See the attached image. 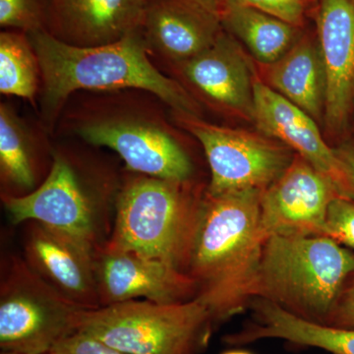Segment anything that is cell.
Returning a JSON list of instances; mask_svg holds the SVG:
<instances>
[{
  "label": "cell",
  "mask_w": 354,
  "mask_h": 354,
  "mask_svg": "<svg viewBox=\"0 0 354 354\" xmlns=\"http://www.w3.org/2000/svg\"><path fill=\"white\" fill-rule=\"evenodd\" d=\"M261 194L245 189L203 195L187 274L215 322L241 313L252 300L266 241Z\"/></svg>",
  "instance_id": "6da1fadb"
},
{
  "label": "cell",
  "mask_w": 354,
  "mask_h": 354,
  "mask_svg": "<svg viewBox=\"0 0 354 354\" xmlns=\"http://www.w3.org/2000/svg\"><path fill=\"white\" fill-rule=\"evenodd\" d=\"M41 68V113L53 123L72 93L137 88L157 95L183 116H198L192 97L151 62L141 28L120 41L100 46L64 43L46 30L27 34Z\"/></svg>",
  "instance_id": "7a4b0ae2"
},
{
  "label": "cell",
  "mask_w": 354,
  "mask_h": 354,
  "mask_svg": "<svg viewBox=\"0 0 354 354\" xmlns=\"http://www.w3.org/2000/svg\"><path fill=\"white\" fill-rule=\"evenodd\" d=\"M353 272L354 253L329 236L272 235L263 246L252 299L325 324Z\"/></svg>",
  "instance_id": "3957f363"
},
{
  "label": "cell",
  "mask_w": 354,
  "mask_h": 354,
  "mask_svg": "<svg viewBox=\"0 0 354 354\" xmlns=\"http://www.w3.org/2000/svg\"><path fill=\"white\" fill-rule=\"evenodd\" d=\"M202 198L189 181L132 177L116 196L113 225L104 245L187 272Z\"/></svg>",
  "instance_id": "277c9868"
},
{
  "label": "cell",
  "mask_w": 354,
  "mask_h": 354,
  "mask_svg": "<svg viewBox=\"0 0 354 354\" xmlns=\"http://www.w3.org/2000/svg\"><path fill=\"white\" fill-rule=\"evenodd\" d=\"M214 323L199 298L172 304L140 299L83 310L78 330L127 354H196Z\"/></svg>",
  "instance_id": "5b68a950"
},
{
  "label": "cell",
  "mask_w": 354,
  "mask_h": 354,
  "mask_svg": "<svg viewBox=\"0 0 354 354\" xmlns=\"http://www.w3.org/2000/svg\"><path fill=\"white\" fill-rule=\"evenodd\" d=\"M83 309L43 281L25 261L14 259L0 288V348L48 354L78 330Z\"/></svg>",
  "instance_id": "8992f818"
},
{
  "label": "cell",
  "mask_w": 354,
  "mask_h": 354,
  "mask_svg": "<svg viewBox=\"0 0 354 354\" xmlns=\"http://www.w3.org/2000/svg\"><path fill=\"white\" fill-rule=\"evenodd\" d=\"M3 204L15 225L36 221L94 248L104 243L106 202L91 189L75 165L59 153L38 188L21 196L3 195Z\"/></svg>",
  "instance_id": "52a82bcc"
},
{
  "label": "cell",
  "mask_w": 354,
  "mask_h": 354,
  "mask_svg": "<svg viewBox=\"0 0 354 354\" xmlns=\"http://www.w3.org/2000/svg\"><path fill=\"white\" fill-rule=\"evenodd\" d=\"M204 149L211 171L207 192L264 191L286 171L295 153L263 133L218 127L198 116L179 115Z\"/></svg>",
  "instance_id": "ba28073f"
},
{
  "label": "cell",
  "mask_w": 354,
  "mask_h": 354,
  "mask_svg": "<svg viewBox=\"0 0 354 354\" xmlns=\"http://www.w3.org/2000/svg\"><path fill=\"white\" fill-rule=\"evenodd\" d=\"M78 134L88 143L120 155L129 171L156 178L188 183L189 156L164 127L144 118L111 116L86 121Z\"/></svg>",
  "instance_id": "9c48e42d"
},
{
  "label": "cell",
  "mask_w": 354,
  "mask_h": 354,
  "mask_svg": "<svg viewBox=\"0 0 354 354\" xmlns=\"http://www.w3.org/2000/svg\"><path fill=\"white\" fill-rule=\"evenodd\" d=\"M341 196L334 181L295 153L286 171L261 194V227L266 239L326 235L330 202Z\"/></svg>",
  "instance_id": "30bf717a"
},
{
  "label": "cell",
  "mask_w": 354,
  "mask_h": 354,
  "mask_svg": "<svg viewBox=\"0 0 354 354\" xmlns=\"http://www.w3.org/2000/svg\"><path fill=\"white\" fill-rule=\"evenodd\" d=\"M97 281L102 306L130 300L172 304L197 297L187 272L162 261L102 244L97 250Z\"/></svg>",
  "instance_id": "8fae6325"
},
{
  "label": "cell",
  "mask_w": 354,
  "mask_h": 354,
  "mask_svg": "<svg viewBox=\"0 0 354 354\" xmlns=\"http://www.w3.org/2000/svg\"><path fill=\"white\" fill-rule=\"evenodd\" d=\"M25 262L70 302L90 310L101 307L97 281V248L29 221Z\"/></svg>",
  "instance_id": "7c38bea8"
},
{
  "label": "cell",
  "mask_w": 354,
  "mask_h": 354,
  "mask_svg": "<svg viewBox=\"0 0 354 354\" xmlns=\"http://www.w3.org/2000/svg\"><path fill=\"white\" fill-rule=\"evenodd\" d=\"M221 3L216 0H146L141 30L150 53L176 65L208 50L223 31Z\"/></svg>",
  "instance_id": "4fadbf2b"
},
{
  "label": "cell",
  "mask_w": 354,
  "mask_h": 354,
  "mask_svg": "<svg viewBox=\"0 0 354 354\" xmlns=\"http://www.w3.org/2000/svg\"><path fill=\"white\" fill-rule=\"evenodd\" d=\"M314 15L327 75L324 125L339 136L354 108V0H319Z\"/></svg>",
  "instance_id": "5bb4252c"
},
{
  "label": "cell",
  "mask_w": 354,
  "mask_h": 354,
  "mask_svg": "<svg viewBox=\"0 0 354 354\" xmlns=\"http://www.w3.org/2000/svg\"><path fill=\"white\" fill-rule=\"evenodd\" d=\"M176 67L186 84L209 104L254 121L256 77L241 44L225 30L208 50Z\"/></svg>",
  "instance_id": "9a60e30c"
},
{
  "label": "cell",
  "mask_w": 354,
  "mask_h": 354,
  "mask_svg": "<svg viewBox=\"0 0 354 354\" xmlns=\"http://www.w3.org/2000/svg\"><path fill=\"white\" fill-rule=\"evenodd\" d=\"M254 121L263 134L278 140L297 155L330 177L342 197H349L346 174L322 133L319 123L295 104L256 78L254 83Z\"/></svg>",
  "instance_id": "2e32d148"
},
{
  "label": "cell",
  "mask_w": 354,
  "mask_h": 354,
  "mask_svg": "<svg viewBox=\"0 0 354 354\" xmlns=\"http://www.w3.org/2000/svg\"><path fill=\"white\" fill-rule=\"evenodd\" d=\"M146 0H50L51 35L76 46L120 41L141 28Z\"/></svg>",
  "instance_id": "e0dca14e"
},
{
  "label": "cell",
  "mask_w": 354,
  "mask_h": 354,
  "mask_svg": "<svg viewBox=\"0 0 354 354\" xmlns=\"http://www.w3.org/2000/svg\"><path fill=\"white\" fill-rule=\"evenodd\" d=\"M249 306L253 310L252 320L241 332L227 337L230 344L279 339L298 346L324 349L332 354H354V329L305 320L261 298H254Z\"/></svg>",
  "instance_id": "ac0fdd59"
},
{
  "label": "cell",
  "mask_w": 354,
  "mask_h": 354,
  "mask_svg": "<svg viewBox=\"0 0 354 354\" xmlns=\"http://www.w3.org/2000/svg\"><path fill=\"white\" fill-rule=\"evenodd\" d=\"M268 86L324 124L327 75L315 34L304 32L283 57L267 66Z\"/></svg>",
  "instance_id": "d6986e66"
},
{
  "label": "cell",
  "mask_w": 354,
  "mask_h": 354,
  "mask_svg": "<svg viewBox=\"0 0 354 354\" xmlns=\"http://www.w3.org/2000/svg\"><path fill=\"white\" fill-rule=\"evenodd\" d=\"M221 19L223 30L266 66L278 62L304 34L302 28L237 0H223Z\"/></svg>",
  "instance_id": "ffe728a7"
},
{
  "label": "cell",
  "mask_w": 354,
  "mask_h": 354,
  "mask_svg": "<svg viewBox=\"0 0 354 354\" xmlns=\"http://www.w3.org/2000/svg\"><path fill=\"white\" fill-rule=\"evenodd\" d=\"M41 68L29 37L26 32L6 31L0 34V92L35 102Z\"/></svg>",
  "instance_id": "44dd1931"
},
{
  "label": "cell",
  "mask_w": 354,
  "mask_h": 354,
  "mask_svg": "<svg viewBox=\"0 0 354 354\" xmlns=\"http://www.w3.org/2000/svg\"><path fill=\"white\" fill-rule=\"evenodd\" d=\"M0 171L13 187L32 190L35 185L31 143L22 121L6 104L0 106Z\"/></svg>",
  "instance_id": "7402d4cb"
},
{
  "label": "cell",
  "mask_w": 354,
  "mask_h": 354,
  "mask_svg": "<svg viewBox=\"0 0 354 354\" xmlns=\"http://www.w3.org/2000/svg\"><path fill=\"white\" fill-rule=\"evenodd\" d=\"M50 0H0V26L29 32L48 31Z\"/></svg>",
  "instance_id": "603a6c76"
},
{
  "label": "cell",
  "mask_w": 354,
  "mask_h": 354,
  "mask_svg": "<svg viewBox=\"0 0 354 354\" xmlns=\"http://www.w3.org/2000/svg\"><path fill=\"white\" fill-rule=\"evenodd\" d=\"M326 235L354 253V201L342 196L330 202L326 218Z\"/></svg>",
  "instance_id": "cb8c5ba5"
},
{
  "label": "cell",
  "mask_w": 354,
  "mask_h": 354,
  "mask_svg": "<svg viewBox=\"0 0 354 354\" xmlns=\"http://www.w3.org/2000/svg\"><path fill=\"white\" fill-rule=\"evenodd\" d=\"M304 29L307 18L315 14L319 0H237Z\"/></svg>",
  "instance_id": "d4e9b609"
},
{
  "label": "cell",
  "mask_w": 354,
  "mask_h": 354,
  "mask_svg": "<svg viewBox=\"0 0 354 354\" xmlns=\"http://www.w3.org/2000/svg\"><path fill=\"white\" fill-rule=\"evenodd\" d=\"M50 354H127L111 348L92 335L77 330L65 337L50 351Z\"/></svg>",
  "instance_id": "484cf974"
},
{
  "label": "cell",
  "mask_w": 354,
  "mask_h": 354,
  "mask_svg": "<svg viewBox=\"0 0 354 354\" xmlns=\"http://www.w3.org/2000/svg\"><path fill=\"white\" fill-rule=\"evenodd\" d=\"M325 325L354 329V272L346 279Z\"/></svg>",
  "instance_id": "4316f807"
},
{
  "label": "cell",
  "mask_w": 354,
  "mask_h": 354,
  "mask_svg": "<svg viewBox=\"0 0 354 354\" xmlns=\"http://www.w3.org/2000/svg\"><path fill=\"white\" fill-rule=\"evenodd\" d=\"M334 151L348 180L349 197L354 201V142L342 143Z\"/></svg>",
  "instance_id": "83f0119b"
},
{
  "label": "cell",
  "mask_w": 354,
  "mask_h": 354,
  "mask_svg": "<svg viewBox=\"0 0 354 354\" xmlns=\"http://www.w3.org/2000/svg\"><path fill=\"white\" fill-rule=\"evenodd\" d=\"M223 354H252L247 353V351H227V353H225Z\"/></svg>",
  "instance_id": "f1b7e54d"
},
{
  "label": "cell",
  "mask_w": 354,
  "mask_h": 354,
  "mask_svg": "<svg viewBox=\"0 0 354 354\" xmlns=\"http://www.w3.org/2000/svg\"><path fill=\"white\" fill-rule=\"evenodd\" d=\"M1 354H19V353H6V351H2ZM50 354V353H48Z\"/></svg>",
  "instance_id": "f546056e"
},
{
  "label": "cell",
  "mask_w": 354,
  "mask_h": 354,
  "mask_svg": "<svg viewBox=\"0 0 354 354\" xmlns=\"http://www.w3.org/2000/svg\"><path fill=\"white\" fill-rule=\"evenodd\" d=\"M216 1L221 2H221L223 1V0H216Z\"/></svg>",
  "instance_id": "4dcf8cb0"
}]
</instances>
